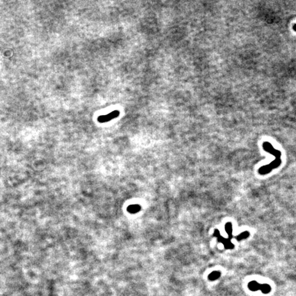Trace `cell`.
<instances>
[{
    "label": "cell",
    "instance_id": "cell-2",
    "mask_svg": "<svg viewBox=\"0 0 296 296\" xmlns=\"http://www.w3.org/2000/svg\"><path fill=\"white\" fill-rule=\"evenodd\" d=\"M213 236L214 237H216L217 238L218 242L222 243L223 244L225 249H233V248L234 247V244L231 243V240H230V239H225V238L222 237V236L220 234V231L217 230V229H215V230Z\"/></svg>",
    "mask_w": 296,
    "mask_h": 296
},
{
    "label": "cell",
    "instance_id": "cell-8",
    "mask_svg": "<svg viewBox=\"0 0 296 296\" xmlns=\"http://www.w3.org/2000/svg\"><path fill=\"white\" fill-rule=\"evenodd\" d=\"M249 232H247V231H244V232H241V234H239L236 239H237V240L238 241H240L241 240H243V239H247V238L249 237Z\"/></svg>",
    "mask_w": 296,
    "mask_h": 296
},
{
    "label": "cell",
    "instance_id": "cell-7",
    "mask_svg": "<svg viewBox=\"0 0 296 296\" xmlns=\"http://www.w3.org/2000/svg\"><path fill=\"white\" fill-rule=\"evenodd\" d=\"M128 212L130 213H132V214L136 213L140 210V206L137 204L130 205V206L128 208Z\"/></svg>",
    "mask_w": 296,
    "mask_h": 296
},
{
    "label": "cell",
    "instance_id": "cell-3",
    "mask_svg": "<svg viewBox=\"0 0 296 296\" xmlns=\"http://www.w3.org/2000/svg\"><path fill=\"white\" fill-rule=\"evenodd\" d=\"M119 115V110H114L112 112H110V113L105 114V115H102L100 117H98L97 120L100 123H106L108 121H111L112 119H114V118L117 117Z\"/></svg>",
    "mask_w": 296,
    "mask_h": 296
},
{
    "label": "cell",
    "instance_id": "cell-6",
    "mask_svg": "<svg viewBox=\"0 0 296 296\" xmlns=\"http://www.w3.org/2000/svg\"><path fill=\"white\" fill-rule=\"evenodd\" d=\"M221 276V272L218 271H213L212 273H210V274L208 275V279L211 281L213 280H217V278H219Z\"/></svg>",
    "mask_w": 296,
    "mask_h": 296
},
{
    "label": "cell",
    "instance_id": "cell-1",
    "mask_svg": "<svg viewBox=\"0 0 296 296\" xmlns=\"http://www.w3.org/2000/svg\"><path fill=\"white\" fill-rule=\"evenodd\" d=\"M263 148L265 152H268V153L271 154L273 156H274L275 159L274 160H273L271 162H270L269 165L263 166L261 168L258 169V173L261 175H265V174H267L271 172L272 169H276L281 165V152L279 151L278 150H275V149L272 146V145L268 141H265L263 143Z\"/></svg>",
    "mask_w": 296,
    "mask_h": 296
},
{
    "label": "cell",
    "instance_id": "cell-10",
    "mask_svg": "<svg viewBox=\"0 0 296 296\" xmlns=\"http://www.w3.org/2000/svg\"><path fill=\"white\" fill-rule=\"evenodd\" d=\"M293 31L296 32V23L293 25Z\"/></svg>",
    "mask_w": 296,
    "mask_h": 296
},
{
    "label": "cell",
    "instance_id": "cell-4",
    "mask_svg": "<svg viewBox=\"0 0 296 296\" xmlns=\"http://www.w3.org/2000/svg\"><path fill=\"white\" fill-rule=\"evenodd\" d=\"M225 230L226 233L228 235L227 239L231 240L232 238V224L230 222H227L225 225Z\"/></svg>",
    "mask_w": 296,
    "mask_h": 296
},
{
    "label": "cell",
    "instance_id": "cell-9",
    "mask_svg": "<svg viewBox=\"0 0 296 296\" xmlns=\"http://www.w3.org/2000/svg\"><path fill=\"white\" fill-rule=\"evenodd\" d=\"M260 290L263 293H268L271 291V287L267 284H264V285H261L260 286Z\"/></svg>",
    "mask_w": 296,
    "mask_h": 296
},
{
    "label": "cell",
    "instance_id": "cell-5",
    "mask_svg": "<svg viewBox=\"0 0 296 296\" xmlns=\"http://www.w3.org/2000/svg\"><path fill=\"white\" fill-rule=\"evenodd\" d=\"M260 286L261 285L256 281H251L248 284V288L252 291H256L259 290Z\"/></svg>",
    "mask_w": 296,
    "mask_h": 296
}]
</instances>
